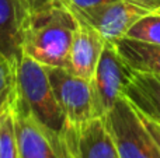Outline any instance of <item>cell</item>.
<instances>
[{"label":"cell","instance_id":"cell-5","mask_svg":"<svg viewBox=\"0 0 160 158\" xmlns=\"http://www.w3.org/2000/svg\"><path fill=\"white\" fill-rule=\"evenodd\" d=\"M68 6L78 21L84 22L96 30L105 42L111 44L127 35L131 27L145 14H148L146 10L138 7L128 0H118L86 8L75 7L69 3Z\"/></svg>","mask_w":160,"mask_h":158},{"label":"cell","instance_id":"cell-17","mask_svg":"<svg viewBox=\"0 0 160 158\" xmlns=\"http://www.w3.org/2000/svg\"><path fill=\"white\" fill-rule=\"evenodd\" d=\"M128 2L146 10L148 13H158L160 10V0H128Z\"/></svg>","mask_w":160,"mask_h":158},{"label":"cell","instance_id":"cell-9","mask_svg":"<svg viewBox=\"0 0 160 158\" xmlns=\"http://www.w3.org/2000/svg\"><path fill=\"white\" fill-rule=\"evenodd\" d=\"M27 14L20 0H0V53L13 60L22 53V27Z\"/></svg>","mask_w":160,"mask_h":158},{"label":"cell","instance_id":"cell-4","mask_svg":"<svg viewBox=\"0 0 160 158\" xmlns=\"http://www.w3.org/2000/svg\"><path fill=\"white\" fill-rule=\"evenodd\" d=\"M132 70L122 60L115 45L105 42L100 60L90 80L91 106L94 118H104L124 95L125 87L129 83Z\"/></svg>","mask_w":160,"mask_h":158},{"label":"cell","instance_id":"cell-18","mask_svg":"<svg viewBox=\"0 0 160 158\" xmlns=\"http://www.w3.org/2000/svg\"><path fill=\"white\" fill-rule=\"evenodd\" d=\"M69 4L75 6V7L80 8H86V7H93V6H98V4H105V3H111V2H118V0H66Z\"/></svg>","mask_w":160,"mask_h":158},{"label":"cell","instance_id":"cell-13","mask_svg":"<svg viewBox=\"0 0 160 158\" xmlns=\"http://www.w3.org/2000/svg\"><path fill=\"white\" fill-rule=\"evenodd\" d=\"M125 36L148 44L160 45V13H148L131 27Z\"/></svg>","mask_w":160,"mask_h":158},{"label":"cell","instance_id":"cell-10","mask_svg":"<svg viewBox=\"0 0 160 158\" xmlns=\"http://www.w3.org/2000/svg\"><path fill=\"white\" fill-rule=\"evenodd\" d=\"M17 146L21 158H62L41 129L22 112L11 106Z\"/></svg>","mask_w":160,"mask_h":158},{"label":"cell","instance_id":"cell-12","mask_svg":"<svg viewBox=\"0 0 160 158\" xmlns=\"http://www.w3.org/2000/svg\"><path fill=\"white\" fill-rule=\"evenodd\" d=\"M122 60L132 72L160 76V45L122 36L114 42Z\"/></svg>","mask_w":160,"mask_h":158},{"label":"cell","instance_id":"cell-19","mask_svg":"<svg viewBox=\"0 0 160 158\" xmlns=\"http://www.w3.org/2000/svg\"><path fill=\"white\" fill-rule=\"evenodd\" d=\"M49 2H52V0H20V3L22 4V7L25 8L27 13H31V11L48 4Z\"/></svg>","mask_w":160,"mask_h":158},{"label":"cell","instance_id":"cell-14","mask_svg":"<svg viewBox=\"0 0 160 158\" xmlns=\"http://www.w3.org/2000/svg\"><path fill=\"white\" fill-rule=\"evenodd\" d=\"M0 158H21L17 146L11 111L0 122Z\"/></svg>","mask_w":160,"mask_h":158},{"label":"cell","instance_id":"cell-6","mask_svg":"<svg viewBox=\"0 0 160 158\" xmlns=\"http://www.w3.org/2000/svg\"><path fill=\"white\" fill-rule=\"evenodd\" d=\"M45 70L68 123L79 134L80 128L94 118L90 83L63 67H45Z\"/></svg>","mask_w":160,"mask_h":158},{"label":"cell","instance_id":"cell-15","mask_svg":"<svg viewBox=\"0 0 160 158\" xmlns=\"http://www.w3.org/2000/svg\"><path fill=\"white\" fill-rule=\"evenodd\" d=\"M16 63L17 60L0 53V97L16 88Z\"/></svg>","mask_w":160,"mask_h":158},{"label":"cell","instance_id":"cell-3","mask_svg":"<svg viewBox=\"0 0 160 158\" xmlns=\"http://www.w3.org/2000/svg\"><path fill=\"white\" fill-rule=\"evenodd\" d=\"M102 119L119 158H160L159 147L146 130L139 112L124 95Z\"/></svg>","mask_w":160,"mask_h":158},{"label":"cell","instance_id":"cell-1","mask_svg":"<svg viewBox=\"0 0 160 158\" xmlns=\"http://www.w3.org/2000/svg\"><path fill=\"white\" fill-rule=\"evenodd\" d=\"M13 109L27 115L62 158H78L79 134L69 126L56 101L47 70L24 53L16 63Z\"/></svg>","mask_w":160,"mask_h":158},{"label":"cell","instance_id":"cell-7","mask_svg":"<svg viewBox=\"0 0 160 158\" xmlns=\"http://www.w3.org/2000/svg\"><path fill=\"white\" fill-rule=\"evenodd\" d=\"M104 46L102 36L87 24L79 21L68 55L66 70L90 83Z\"/></svg>","mask_w":160,"mask_h":158},{"label":"cell","instance_id":"cell-16","mask_svg":"<svg viewBox=\"0 0 160 158\" xmlns=\"http://www.w3.org/2000/svg\"><path fill=\"white\" fill-rule=\"evenodd\" d=\"M139 115H141L142 122H143L146 130L149 132L150 137L153 139V142L156 143V146H158L159 150H160V125H159V123H156V122H153V120H150L149 118L143 116L142 114H139Z\"/></svg>","mask_w":160,"mask_h":158},{"label":"cell","instance_id":"cell-11","mask_svg":"<svg viewBox=\"0 0 160 158\" xmlns=\"http://www.w3.org/2000/svg\"><path fill=\"white\" fill-rule=\"evenodd\" d=\"M78 158H119L102 118H93L80 128Z\"/></svg>","mask_w":160,"mask_h":158},{"label":"cell","instance_id":"cell-8","mask_svg":"<svg viewBox=\"0 0 160 158\" xmlns=\"http://www.w3.org/2000/svg\"><path fill=\"white\" fill-rule=\"evenodd\" d=\"M124 97L139 114L160 125V76L132 72Z\"/></svg>","mask_w":160,"mask_h":158},{"label":"cell","instance_id":"cell-2","mask_svg":"<svg viewBox=\"0 0 160 158\" xmlns=\"http://www.w3.org/2000/svg\"><path fill=\"white\" fill-rule=\"evenodd\" d=\"M78 25L66 0H52L27 14L22 27V53L44 67L66 69Z\"/></svg>","mask_w":160,"mask_h":158},{"label":"cell","instance_id":"cell-20","mask_svg":"<svg viewBox=\"0 0 160 158\" xmlns=\"http://www.w3.org/2000/svg\"><path fill=\"white\" fill-rule=\"evenodd\" d=\"M158 13H160V10H159V11H158Z\"/></svg>","mask_w":160,"mask_h":158}]
</instances>
